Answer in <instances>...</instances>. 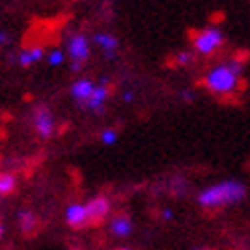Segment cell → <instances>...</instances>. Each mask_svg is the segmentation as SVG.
Segmentation results:
<instances>
[{"instance_id":"cell-1","label":"cell","mask_w":250,"mask_h":250,"mask_svg":"<svg viewBox=\"0 0 250 250\" xmlns=\"http://www.w3.org/2000/svg\"><path fill=\"white\" fill-rule=\"evenodd\" d=\"M244 197H246V187L240 181H224L203 189L199 193V205L207 207V209H215V207L238 203Z\"/></svg>"},{"instance_id":"cell-2","label":"cell","mask_w":250,"mask_h":250,"mask_svg":"<svg viewBox=\"0 0 250 250\" xmlns=\"http://www.w3.org/2000/svg\"><path fill=\"white\" fill-rule=\"evenodd\" d=\"M240 72H242V66L236 64V62L217 66L205 76V86L213 95H232L238 88V76H240Z\"/></svg>"},{"instance_id":"cell-3","label":"cell","mask_w":250,"mask_h":250,"mask_svg":"<svg viewBox=\"0 0 250 250\" xmlns=\"http://www.w3.org/2000/svg\"><path fill=\"white\" fill-rule=\"evenodd\" d=\"M222 43H224V33H222V29H217V27L205 29V31H201V33L193 39L195 49L199 51V54H203V56L213 54V51L220 47Z\"/></svg>"},{"instance_id":"cell-4","label":"cell","mask_w":250,"mask_h":250,"mask_svg":"<svg viewBox=\"0 0 250 250\" xmlns=\"http://www.w3.org/2000/svg\"><path fill=\"white\" fill-rule=\"evenodd\" d=\"M68 54L70 58L74 60V64H84V60L90 54V43H88V37L76 33L68 39Z\"/></svg>"},{"instance_id":"cell-5","label":"cell","mask_w":250,"mask_h":250,"mask_svg":"<svg viewBox=\"0 0 250 250\" xmlns=\"http://www.w3.org/2000/svg\"><path fill=\"white\" fill-rule=\"evenodd\" d=\"M33 125L37 133L41 135V138H49L51 133H54V127H56V121H54V115H51V111L43 105L35 107L33 111Z\"/></svg>"},{"instance_id":"cell-6","label":"cell","mask_w":250,"mask_h":250,"mask_svg":"<svg viewBox=\"0 0 250 250\" xmlns=\"http://www.w3.org/2000/svg\"><path fill=\"white\" fill-rule=\"evenodd\" d=\"M86 209H88V220L90 222H103L111 211V201L107 197H95L86 203Z\"/></svg>"},{"instance_id":"cell-7","label":"cell","mask_w":250,"mask_h":250,"mask_svg":"<svg viewBox=\"0 0 250 250\" xmlns=\"http://www.w3.org/2000/svg\"><path fill=\"white\" fill-rule=\"evenodd\" d=\"M95 88H97V86H95V82H92V80L80 78V80H76L74 84H72V97H74L78 105L84 109L86 103H88V99L92 97V92H95Z\"/></svg>"},{"instance_id":"cell-8","label":"cell","mask_w":250,"mask_h":250,"mask_svg":"<svg viewBox=\"0 0 250 250\" xmlns=\"http://www.w3.org/2000/svg\"><path fill=\"white\" fill-rule=\"evenodd\" d=\"M66 222L72 228H82V226L90 224L86 203H72L68 209H66Z\"/></svg>"},{"instance_id":"cell-9","label":"cell","mask_w":250,"mask_h":250,"mask_svg":"<svg viewBox=\"0 0 250 250\" xmlns=\"http://www.w3.org/2000/svg\"><path fill=\"white\" fill-rule=\"evenodd\" d=\"M95 43L105 51V56L109 58V60H113L115 58V49L119 47V39L115 37V35H111V33H99L97 37H95Z\"/></svg>"},{"instance_id":"cell-10","label":"cell","mask_w":250,"mask_h":250,"mask_svg":"<svg viewBox=\"0 0 250 250\" xmlns=\"http://www.w3.org/2000/svg\"><path fill=\"white\" fill-rule=\"evenodd\" d=\"M133 232V224L127 215H117L113 217L111 222V234L117 236V238H127L129 234Z\"/></svg>"},{"instance_id":"cell-11","label":"cell","mask_w":250,"mask_h":250,"mask_svg":"<svg viewBox=\"0 0 250 250\" xmlns=\"http://www.w3.org/2000/svg\"><path fill=\"white\" fill-rule=\"evenodd\" d=\"M107 97H109V88H107L105 84L97 86L95 92H92V97L88 99V103H86L84 109L95 111V113H101V111H103V105H105V101H107Z\"/></svg>"},{"instance_id":"cell-12","label":"cell","mask_w":250,"mask_h":250,"mask_svg":"<svg viewBox=\"0 0 250 250\" xmlns=\"http://www.w3.org/2000/svg\"><path fill=\"white\" fill-rule=\"evenodd\" d=\"M43 56H45V49L35 45V47H29V49L19 51V62H21V66H31L33 62L43 60Z\"/></svg>"},{"instance_id":"cell-13","label":"cell","mask_w":250,"mask_h":250,"mask_svg":"<svg viewBox=\"0 0 250 250\" xmlns=\"http://www.w3.org/2000/svg\"><path fill=\"white\" fill-rule=\"evenodd\" d=\"M19 224H21V230H23L25 234H29V232H33V230H35L37 217H35L33 211L25 209V211H21V213H19Z\"/></svg>"},{"instance_id":"cell-14","label":"cell","mask_w":250,"mask_h":250,"mask_svg":"<svg viewBox=\"0 0 250 250\" xmlns=\"http://www.w3.org/2000/svg\"><path fill=\"white\" fill-rule=\"evenodd\" d=\"M15 187H17V179L13 174H0V195L4 197L8 193H13Z\"/></svg>"},{"instance_id":"cell-15","label":"cell","mask_w":250,"mask_h":250,"mask_svg":"<svg viewBox=\"0 0 250 250\" xmlns=\"http://www.w3.org/2000/svg\"><path fill=\"white\" fill-rule=\"evenodd\" d=\"M64 60H66V54L62 49H51L49 56H47L49 66H62V64H64Z\"/></svg>"},{"instance_id":"cell-16","label":"cell","mask_w":250,"mask_h":250,"mask_svg":"<svg viewBox=\"0 0 250 250\" xmlns=\"http://www.w3.org/2000/svg\"><path fill=\"white\" fill-rule=\"evenodd\" d=\"M101 142L105 144V146L115 144V142H117V131H115V129H105V131H101Z\"/></svg>"},{"instance_id":"cell-17","label":"cell","mask_w":250,"mask_h":250,"mask_svg":"<svg viewBox=\"0 0 250 250\" xmlns=\"http://www.w3.org/2000/svg\"><path fill=\"white\" fill-rule=\"evenodd\" d=\"M193 62V54H189V51H183V54L176 56V64L179 66H187V64H191Z\"/></svg>"},{"instance_id":"cell-18","label":"cell","mask_w":250,"mask_h":250,"mask_svg":"<svg viewBox=\"0 0 250 250\" xmlns=\"http://www.w3.org/2000/svg\"><path fill=\"white\" fill-rule=\"evenodd\" d=\"M10 43V37L4 33V31H0V47H4V45H8Z\"/></svg>"},{"instance_id":"cell-19","label":"cell","mask_w":250,"mask_h":250,"mask_svg":"<svg viewBox=\"0 0 250 250\" xmlns=\"http://www.w3.org/2000/svg\"><path fill=\"white\" fill-rule=\"evenodd\" d=\"M123 101H125V103H131V101H133V90H125V92H123Z\"/></svg>"},{"instance_id":"cell-20","label":"cell","mask_w":250,"mask_h":250,"mask_svg":"<svg viewBox=\"0 0 250 250\" xmlns=\"http://www.w3.org/2000/svg\"><path fill=\"white\" fill-rule=\"evenodd\" d=\"M162 217H164V220H172L174 211H172V209H162Z\"/></svg>"},{"instance_id":"cell-21","label":"cell","mask_w":250,"mask_h":250,"mask_svg":"<svg viewBox=\"0 0 250 250\" xmlns=\"http://www.w3.org/2000/svg\"><path fill=\"white\" fill-rule=\"evenodd\" d=\"M183 97H185V101H191V99H193V92H191V90H185Z\"/></svg>"},{"instance_id":"cell-22","label":"cell","mask_w":250,"mask_h":250,"mask_svg":"<svg viewBox=\"0 0 250 250\" xmlns=\"http://www.w3.org/2000/svg\"><path fill=\"white\" fill-rule=\"evenodd\" d=\"M107 250H129V248H125V246H119V248H107Z\"/></svg>"},{"instance_id":"cell-23","label":"cell","mask_w":250,"mask_h":250,"mask_svg":"<svg viewBox=\"0 0 250 250\" xmlns=\"http://www.w3.org/2000/svg\"><path fill=\"white\" fill-rule=\"evenodd\" d=\"M2 234H4V226L0 224V238H2Z\"/></svg>"},{"instance_id":"cell-24","label":"cell","mask_w":250,"mask_h":250,"mask_svg":"<svg viewBox=\"0 0 250 250\" xmlns=\"http://www.w3.org/2000/svg\"><path fill=\"white\" fill-rule=\"evenodd\" d=\"M0 201H2V195H0Z\"/></svg>"}]
</instances>
